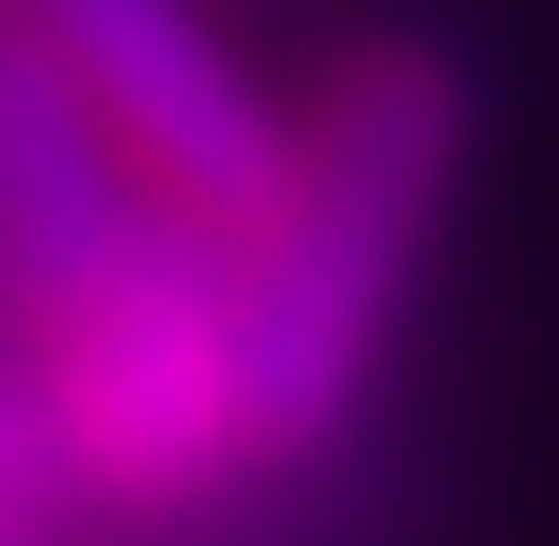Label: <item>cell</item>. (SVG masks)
Masks as SVG:
<instances>
[{"label": "cell", "mask_w": 559, "mask_h": 546, "mask_svg": "<svg viewBox=\"0 0 559 546\" xmlns=\"http://www.w3.org/2000/svg\"><path fill=\"white\" fill-rule=\"evenodd\" d=\"M13 381H26L38 432L64 458L76 509L191 521L229 483H254V458H242V356H229V254L166 229V216L103 280H76L64 306H26Z\"/></svg>", "instance_id": "obj_2"}, {"label": "cell", "mask_w": 559, "mask_h": 546, "mask_svg": "<svg viewBox=\"0 0 559 546\" xmlns=\"http://www.w3.org/2000/svg\"><path fill=\"white\" fill-rule=\"evenodd\" d=\"M140 229H153V204H140L128 153L76 103V76L38 51V26L0 0V280H13V318L103 280Z\"/></svg>", "instance_id": "obj_4"}, {"label": "cell", "mask_w": 559, "mask_h": 546, "mask_svg": "<svg viewBox=\"0 0 559 546\" xmlns=\"http://www.w3.org/2000/svg\"><path fill=\"white\" fill-rule=\"evenodd\" d=\"M484 166V64L457 38L382 26L293 103L280 204L229 241V356H242L254 483L318 471L369 419L419 280Z\"/></svg>", "instance_id": "obj_1"}, {"label": "cell", "mask_w": 559, "mask_h": 546, "mask_svg": "<svg viewBox=\"0 0 559 546\" xmlns=\"http://www.w3.org/2000/svg\"><path fill=\"white\" fill-rule=\"evenodd\" d=\"M38 51L76 76V103L103 115L128 153L140 204L191 241H229L280 204L293 166V103H267V76L204 26V0H13Z\"/></svg>", "instance_id": "obj_3"}, {"label": "cell", "mask_w": 559, "mask_h": 546, "mask_svg": "<svg viewBox=\"0 0 559 546\" xmlns=\"http://www.w3.org/2000/svg\"><path fill=\"white\" fill-rule=\"evenodd\" d=\"M51 509H76V483H64V458H51V432H38L26 381L0 369V546H26Z\"/></svg>", "instance_id": "obj_5"}]
</instances>
